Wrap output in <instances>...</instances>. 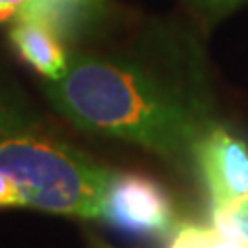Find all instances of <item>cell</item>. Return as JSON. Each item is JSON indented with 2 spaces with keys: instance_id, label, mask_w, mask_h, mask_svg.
<instances>
[{
  "instance_id": "277c9868",
  "label": "cell",
  "mask_w": 248,
  "mask_h": 248,
  "mask_svg": "<svg viewBox=\"0 0 248 248\" xmlns=\"http://www.w3.org/2000/svg\"><path fill=\"white\" fill-rule=\"evenodd\" d=\"M201 174L211 197V209L248 199V149L223 126L211 124L195 149Z\"/></svg>"
},
{
  "instance_id": "30bf717a",
  "label": "cell",
  "mask_w": 248,
  "mask_h": 248,
  "mask_svg": "<svg viewBox=\"0 0 248 248\" xmlns=\"http://www.w3.org/2000/svg\"><path fill=\"white\" fill-rule=\"evenodd\" d=\"M11 19H17V11H13V9H9V6L0 4V23L11 21Z\"/></svg>"
},
{
  "instance_id": "5b68a950",
  "label": "cell",
  "mask_w": 248,
  "mask_h": 248,
  "mask_svg": "<svg viewBox=\"0 0 248 248\" xmlns=\"http://www.w3.org/2000/svg\"><path fill=\"white\" fill-rule=\"evenodd\" d=\"M9 40L21 60L48 81H56L68 68V56L58 31L40 17H17L9 31Z\"/></svg>"
},
{
  "instance_id": "3957f363",
  "label": "cell",
  "mask_w": 248,
  "mask_h": 248,
  "mask_svg": "<svg viewBox=\"0 0 248 248\" xmlns=\"http://www.w3.org/2000/svg\"><path fill=\"white\" fill-rule=\"evenodd\" d=\"M102 217L135 236H166L174 228V207L168 192L143 174L112 176Z\"/></svg>"
},
{
  "instance_id": "52a82bcc",
  "label": "cell",
  "mask_w": 248,
  "mask_h": 248,
  "mask_svg": "<svg viewBox=\"0 0 248 248\" xmlns=\"http://www.w3.org/2000/svg\"><path fill=\"white\" fill-rule=\"evenodd\" d=\"M213 228L223 236L248 244V199L236 205L211 209Z\"/></svg>"
},
{
  "instance_id": "8992f818",
  "label": "cell",
  "mask_w": 248,
  "mask_h": 248,
  "mask_svg": "<svg viewBox=\"0 0 248 248\" xmlns=\"http://www.w3.org/2000/svg\"><path fill=\"white\" fill-rule=\"evenodd\" d=\"M170 248H248V244L223 236L215 228L182 226Z\"/></svg>"
},
{
  "instance_id": "ba28073f",
  "label": "cell",
  "mask_w": 248,
  "mask_h": 248,
  "mask_svg": "<svg viewBox=\"0 0 248 248\" xmlns=\"http://www.w3.org/2000/svg\"><path fill=\"white\" fill-rule=\"evenodd\" d=\"M195 4L201 6L211 17H221L226 13L236 11L238 6L248 4V0H195Z\"/></svg>"
},
{
  "instance_id": "8fae6325",
  "label": "cell",
  "mask_w": 248,
  "mask_h": 248,
  "mask_svg": "<svg viewBox=\"0 0 248 248\" xmlns=\"http://www.w3.org/2000/svg\"><path fill=\"white\" fill-rule=\"evenodd\" d=\"M89 2H93V4H99V2H102V0H89Z\"/></svg>"
},
{
  "instance_id": "7c38bea8",
  "label": "cell",
  "mask_w": 248,
  "mask_h": 248,
  "mask_svg": "<svg viewBox=\"0 0 248 248\" xmlns=\"http://www.w3.org/2000/svg\"><path fill=\"white\" fill-rule=\"evenodd\" d=\"M97 248H108V246H104V244H97Z\"/></svg>"
},
{
  "instance_id": "6da1fadb",
  "label": "cell",
  "mask_w": 248,
  "mask_h": 248,
  "mask_svg": "<svg viewBox=\"0 0 248 248\" xmlns=\"http://www.w3.org/2000/svg\"><path fill=\"white\" fill-rule=\"evenodd\" d=\"M54 108L93 135L122 139L164 155L195 153L211 122L197 102L141 66L99 56H73L46 85Z\"/></svg>"
},
{
  "instance_id": "7a4b0ae2",
  "label": "cell",
  "mask_w": 248,
  "mask_h": 248,
  "mask_svg": "<svg viewBox=\"0 0 248 248\" xmlns=\"http://www.w3.org/2000/svg\"><path fill=\"white\" fill-rule=\"evenodd\" d=\"M0 172L17 184L23 205L87 219L102 217L114 176L71 147L29 135L0 139Z\"/></svg>"
},
{
  "instance_id": "9c48e42d",
  "label": "cell",
  "mask_w": 248,
  "mask_h": 248,
  "mask_svg": "<svg viewBox=\"0 0 248 248\" xmlns=\"http://www.w3.org/2000/svg\"><path fill=\"white\" fill-rule=\"evenodd\" d=\"M15 205H23V197L17 184L6 174L0 172V207H15Z\"/></svg>"
}]
</instances>
